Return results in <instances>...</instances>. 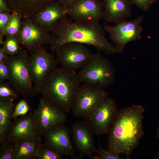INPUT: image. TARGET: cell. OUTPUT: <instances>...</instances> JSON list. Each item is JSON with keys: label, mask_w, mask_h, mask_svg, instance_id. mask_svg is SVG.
Wrapping results in <instances>:
<instances>
[{"label": "cell", "mask_w": 159, "mask_h": 159, "mask_svg": "<svg viewBox=\"0 0 159 159\" xmlns=\"http://www.w3.org/2000/svg\"><path fill=\"white\" fill-rule=\"evenodd\" d=\"M49 31L52 36L50 49L52 53L61 45L74 42L92 46L97 52L104 51L107 54L117 53L115 46L105 38V31L99 22H73L66 17Z\"/></svg>", "instance_id": "cell-1"}, {"label": "cell", "mask_w": 159, "mask_h": 159, "mask_svg": "<svg viewBox=\"0 0 159 159\" xmlns=\"http://www.w3.org/2000/svg\"><path fill=\"white\" fill-rule=\"evenodd\" d=\"M145 111L143 106L136 105L118 111L108 134L110 151L125 154L129 158L144 134Z\"/></svg>", "instance_id": "cell-2"}, {"label": "cell", "mask_w": 159, "mask_h": 159, "mask_svg": "<svg viewBox=\"0 0 159 159\" xmlns=\"http://www.w3.org/2000/svg\"><path fill=\"white\" fill-rule=\"evenodd\" d=\"M81 83L75 71L56 67L46 78L40 93L67 113L71 110L74 96Z\"/></svg>", "instance_id": "cell-3"}, {"label": "cell", "mask_w": 159, "mask_h": 159, "mask_svg": "<svg viewBox=\"0 0 159 159\" xmlns=\"http://www.w3.org/2000/svg\"><path fill=\"white\" fill-rule=\"evenodd\" d=\"M77 74L81 82L99 89L110 86L115 80V67L99 52L92 54L89 62Z\"/></svg>", "instance_id": "cell-4"}, {"label": "cell", "mask_w": 159, "mask_h": 159, "mask_svg": "<svg viewBox=\"0 0 159 159\" xmlns=\"http://www.w3.org/2000/svg\"><path fill=\"white\" fill-rule=\"evenodd\" d=\"M28 52L26 50H22L16 55H8L6 60L9 70V82L25 98L32 97L37 94L29 71Z\"/></svg>", "instance_id": "cell-5"}, {"label": "cell", "mask_w": 159, "mask_h": 159, "mask_svg": "<svg viewBox=\"0 0 159 159\" xmlns=\"http://www.w3.org/2000/svg\"><path fill=\"white\" fill-rule=\"evenodd\" d=\"M143 20V16H140L133 20H125L114 26L104 23L103 28L114 43L117 53H122L129 42L141 39L143 29L140 24Z\"/></svg>", "instance_id": "cell-6"}, {"label": "cell", "mask_w": 159, "mask_h": 159, "mask_svg": "<svg viewBox=\"0 0 159 159\" xmlns=\"http://www.w3.org/2000/svg\"><path fill=\"white\" fill-rule=\"evenodd\" d=\"M58 63L53 53L48 52L45 47L29 53L28 66L29 74L37 94L49 74L57 67Z\"/></svg>", "instance_id": "cell-7"}, {"label": "cell", "mask_w": 159, "mask_h": 159, "mask_svg": "<svg viewBox=\"0 0 159 159\" xmlns=\"http://www.w3.org/2000/svg\"><path fill=\"white\" fill-rule=\"evenodd\" d=\"M55 52L58 64L66 69L74 71L83 68L90 60L93 54L85 44L74 42L61 45Z\"/></svg>", "instance_id": "cell-8"}, {"label": "cell", "mask_w": 159, "mask_h": 159, "mask_svg": "<svg viewBox=\"0 0 159 159\" xmlns=\"http://www.w3.org/2000/svg\"><path fill=\"white\" fill-rule=\"evenodd\" d=\"M115 101L108 97L84 118L94 134L108 135L118 112Z\"/></svg>", "instance_id": "cell-9"}, {"label": "cell", "mask_w": 159, "mask_h": 159, "mask_svg": "<svg viewBox=\"0 0 159 159\" xmlns=\"http://www.w3.org/2000/svg\"><path fill=\"white\" fill-rule=\"evenodd\" d=\"M108 97V92L104 89L84 83L80 85L73 98L72 113L76 117L84 118Z\"/></svg>", "instance_id": "cell-10"}, {"label": "cell", "mask_w": 159, "mask_h": 159, "mask_svg": "<svg viewBox=\"0 0 159 159\" xmlns=\"http://www.w3.org/2000/svg\"><path fill=\"white\" fill-rule=\"evenodd\" d=\"M19 38L21 46L29 53L50 44V31L34 22L31 18L23 17Z\"/></svg>", "instance_id": "cell-11"}, {"label": "cell", "mask_w": 159, "mask_h": 159, "mask_svg": "<svg viewBox=\"0 0 159 159\" xmlns=\"http://www.w3.org/2000/svg\"><path fill=\"white\" fill-rule=\"evenodd\" d=\"M43 136L36 125L34 113L30 112L14 119L7 133L6 141L16 143L29 140L40 145Z\"/></svg>", "instance_id": "cell-12"}, {"label": "cell", "mask_w": 159, "mask_h": 159, "mask_svg": "<svg viewBox=\"0 0 159 159\" xmlns=\"http://www.w3.org/2000/svg\"><path fill=\"white\" fill-rule=\"evenodd\" d=\"M34 113L36 125L43 136L49 129L64 124L67 118L65 113L44 95Z\"/></svg>", "instance_id": "cell-13"}, {"label": "cell", "mask_w": 159, "mask_h": 159, "mask_svg": "<svg viewBox=\"0 0 159 159\" xmlns=\"http://www.w3.org/2000/svg\"><path fill=\"white\" fill-rule=\"evenodd\" d=\"M103 9L100 0H75L66 9L71 19L82 23L99 22L102 18Z\"/></svg>", "instance_id": "cell-14"}, {"label": "cell", "mask_w": 159, "mask_h": 159, "mask_svg": "<svg viewBox=\"0 0 159 159\" xmlns=\"http://www.w3.org/2000/svg\"><path fill=\"white\" fill-rule=\"evenodd\" d=\"M43 136L45 143L60 155L74 158L75 150L71 140L69 131L64 124L56 125L49 129Z\"/></svg>", "instance_id": "cell-15"}, {"label": "cell", "mask_w": 159, "mask_h": 159, "mask_svg": "<svg viewBox=\"0 0 159 159\" xmlns=\"http://www.w3.org/2000/svg\"><path fill=\"white\" fill-rule=\"evenodd\" d=\"M70 132L75 150L80 155L92 157V154L97 151L92 130L84 121L74 123L72 125Z\"/></svg>", "instance_id": "cell-16"}, {"label": "cell", "mask_w": 159, "mask_h": 159, "mask_svg": "<svg viewBox=\"0 0 159 159\" xmlns=\"http://www.w3.org/2000/svg\"><path fill=\"white\" fill-rule=\"evenodd\" d=\"M67 15L66 9L56 0L30 18L35 23L49 31Z\"/></svg>", "instance_id": "cell-17"}, {"label": "cell", "mask_w": 159, "mask_h": 159, "mask_svg": "<svg viewBox=\"0 0 159 159\" xmlns=\"http://www.w3.org/2000/svg\"><path fill=\"white\" fill-rule=\"evenodd\" d=\"M102 18L106 21L117 24L130 17L132 4L129 0H102Z\"/></svg>", "instance_id": "cell-18"}, {"label": "cell", "mask_w": 159, "mask_h": 159, "mask_svg": "<svg viewBox=\"0 0 159 159\" xmlns=\"http://www.w3.org/2000/svg\"><path fill=\"white\" fill-rule=\"evenodd\" d=\"M5 0L13 12L31 17L56 0Z\"/></svg>", "instance_id": "cell-19"}, {"label": "cell", "mask_w": 159, "mask_h": 159, "mask_svg": "<svg viewBox=\"0 0 159 159\" xmlns=\"http://www.w3.org/2000/svg\"><path fill=\"white\" fill-rule=\"evenodd\" d=\"M14 107V101H0V146L5 142Z\"/></svg>", "instance_id": "cell-20"}, {"label": "cell", "mask_w": 159, "mask_h": 159, "mask_svg": "<svg viewBox=\"0 0 159 159\" xmlns=\"http://www.w3.org/2000/svg\"><path fill=\"white\" fill-rule=\"evenodd\" d=\"M39 145L32 141L23 140L16 143L14 159L37 158Z\"/></svg>", "instance_id": "cell-21"}, {"label": "cell", "mask_w": 159, "mask_h": 159, "mask_svg": "<svg viewBox=\"0 0 159 159\" xmlns=\"http://www.w3.org/2000/svg\"><path fill=\"white\" fill-rule=\"evenodd\" d=\"M22 19L23 17L19 13H12L9 23L3 33L4 37L19 36L21 30Z\"/></svg>", "instance_id": "cell-22"}, {"label": "cell", "mask_w": 159, "mask_h": 159, "mask_svg": "<svg viewBox=\"0 0 159 159\" xmlns=\"http://www.w3.org/2000/svg\"><path fill=\"white\" fill-rule=\"evenodd\" d=\"M6 53L9 56L16 55L21 50V46L19 36H11L6 37L2 45Z\"/></svg>", "instance_id": "cell-23"}, {"label": "cell", "mask_w": 159, "mask_h": 159, "mask_svg": "<svg viewBox=\"0 0 159 159\" xmlns=\"http://www.w3.org/2000/svg\"><path fill=\"white\" fill-rule=\"evenodd\" d=\"M19 94L8 82H0V101H14Z\"/></svg>", "instance_id": "cell-24"}, {"label": "cell", "mask_w": 159, "mask_h": 159, "mask_svg": "<svg viewBox=\"0 0 159 159\" xmlns=\"http://www.w3.org/2000/svg\"><path fill=\"white\" fill-rule=\"evenodd\" d=\"M38 159H60L61 156L59 155L45 143L41 144L38 147Z\"/></svg>", "instance_id": "cell-25"}, {"label": "cell", "mask_w": 159, "mask_h": 159, "mask_svg": "<svg viewBox=\"0 0 159 159\" xmlns=\"http://www.w3.org/2000/svg\"><path fill=\"white\" fill-rule=\"evenodd\" d=\"M16 143L6 141L0 146V159H14Z\"/></svg>", "instance_id": "cell-26"}, {"label": "cell", "mask_w": 159, "mask_h": 159, "mask_svg": "<svg viewBox=\"0 0 159 159\" xmlns=\"http://www.w3.org/2000/svg\"><path fill=\"white\" fill-rule=\"evenodd\" d=\"M30 110L25 100H20L15 106L11 118L15 119L19 116L27 114Z\"/></svg>", "instance_id": "cell-27"}, {"label": "cell", "mask_w": 159, "mask_h": 159, "mask_svg": "<svg viewBox=\"0 0 159 159\" xmlns=\"http://www.w3.org/2000/svg\"><path fill=\"white\" fill-rule=\"evenodd\" d=\"M99 142V148L97 150L96 156L92 157L95 159H120L119 153H113L109 150L107 151L103 149L101 146Z\"/></svg>", "instance_id": "cell-28"}, {"label": "cell", "mask_w": 159, "mask_h": 159, "mask_svg": "<svg viewBox=\"0 0 159 159\" xmlns=\"http://www.w3.org/2000/svg\"><path fill=\"white\" fill-rule=\"evenodd\" d=\"M132 5H135L144 12L149 10L151 6L156 3L157 0H129Z\"/></svg>", "instance_id": "cell-29"}, {"label": "cell", "mask_w": 159, "mask_h": 159, "mask_svg": "<svg viewBox=\"0 0 159 159\" xmlns=\"http://www.w3.org/2000/svg\"><path fill=\"white\" fill-rule=\"evenodd\" d=\"M12 13L0 12V34H3V32L6 27Z\"/></svg>", "instance_id": "cell-30"}, {"label": "cell", "mask_w": 159, "mask_h": 159, "mask_svg": "<svg viewBox=\"0 0 159 159\" xmlns=\"http://www.w3.org/2000/svg\"><path fill=\"white\" fill-rule=\"evenodd\" d=\"M9 74V68L6 61L0 62V82L8 80Z\"/></svg>", "instance_id": "cell-31"}, {"label": "cell", "mask_w": 159, "mask_h": 159, "mask_svg": "<svg viewBox=\"0 0 159 159\" xmlns=\"http://www.w3.org/2000/svg\"><path fill=\"white\" fill-rule=\"evenodd\" d=\"M13 12L8 6L5 0H0V12Z\"/></svg>", "instance_id": "cell-32"}, {"label": "cell", "mask_w": 159, "mask_h": 159, "mask_svg": "<svg viewBox=\"0 0 159 159\" xmlns=\"http://www.w3.org/2000/svg\"><path fill=\"white\" fill-rule=\"evenodd\" d=\"M57 1L66 9L75 0H56Z\"/></svg>", "instance_id": "cell-33"}, {"label": "cell", "mask_w": 159, "mask_h": 159, "mask_svg": "<svg viewBox=\"0 0 159 159\" xmlns=\"http://www.w3.org/2000/svg\"><path fill=\"white\" fill-rule=\"evenodd\" d=\"M8 55L6 53L2 47L0 48V62H4L6 60Z\"/></svg>", "instance_id": "cell-34"}, {"label": "cell", "mask_w": 159, "mask_h": 159, "mask_svg": "<svg viewBox=\"0 0 159 159\" xmlns=\"http://www.w3.org/2000/svg\"><path fill=\"white\" fill-rule=\"evenodd\" d=\"M156 136L159 140V124L157 129Z\"/></svg>", "instance_id": "cell-35"}, {"label": "cell", "mask_w": 159, "mask_h": 159, "mask_svg": "<svg viewBox=\"0 0 159 159\" xmlns=\"http://www.w3.org/2000/svg\"><path fill=\"white\" fill-rule=\"evenodd\" d=\"M155 159H159V152L156 155L155 157Z\"/></svg>", "instance_id": "cell-36"}, {"label": "cell", "mask_w": 159, "mask_h": 159, "mask_svg": "<svg viewBox=\"0 0 159 159\" xmlns=\"http://www.w3.org/2000/svg\"><path fill=\"white\" fill-rule=\"evenodd\" d=\"M157 1L158 2V4L159 5V0H157Z\"/></svg>", "instance_id": "cell-37"}]
</instances>
